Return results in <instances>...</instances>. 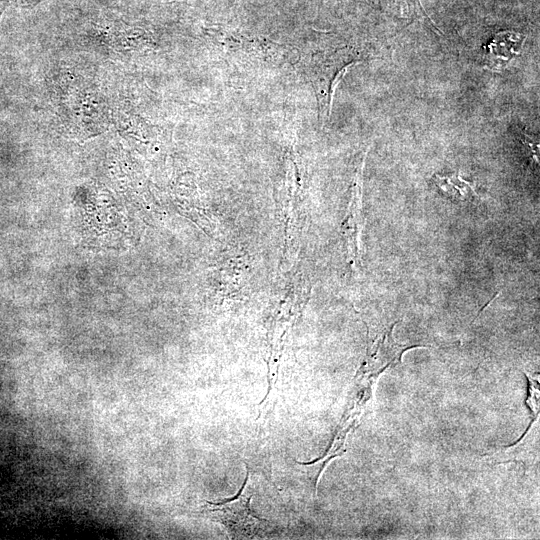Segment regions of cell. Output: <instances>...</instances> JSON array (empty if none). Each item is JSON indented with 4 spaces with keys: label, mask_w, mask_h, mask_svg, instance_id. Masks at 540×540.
Listing matches in <instances>:
<instances>
[{
    "label": "cell",
    "mask_w": 540,
    "mask_h": 540,
    "mask_svg": "<svg viewBox=\"0 0 540 540\" xmlns=\"http://www.w3.org/2000/svg\"><path fill=\"white\" fill-rule=\"evenodd\" d=\"M43 0H24V2L29 6V5H36L38 4L39 2H41Z\"/></svg>",
    "instance_id": "cell-5"
},
{
    "label": "cell",
    "mask_w": 540,
    "mask_h": 540,
    "mask_svg": "<svg viewBox=\"0 0 540 540\" xmlns=\"http://www.w3.org/2000/svg\"><path fill=\"white\" fill-rule=\"evenodd\" d=\"M246 475L239 494L221 502H207L200 510L205 517L223 525L233 538L263 537L271 530L266 519L257 517L250 508L251 492Z\"/></svg>",
    "instance_id": "cell-2"
},
{
    "label": "cell",
    "mask_w": 540,
    "mask_h": 540,
    "mask_svg": "<svg viewBox=\"0 0 540 540\" xmlns=\"http://www.w3.org/2000/svg\"><path fill=\"white\" fill-rule=\"evenodd\" d=\"M356 61L355 51L348 45L310 44L302 49L299 65L314 88L322 124L329 119L337 82Z\"/></svg>",
    "instance_id": "cell-1"
},
{
    "label": "cell",
    "mask_w": 540,
    "mask_h": 540,
    "mask_svg": "<svg viewBox=\"0 0 540 540\" xmlns=\"http://www.w3.org/2000/svg\"><path fill=\"white\" fill-rule=\"evenodd\" d=\"M435 182L444 191L455 195L457 194L460 197L465 196L467 191L474 192L471 185L468 182L462 180L458 174L448 177L435 175Z\"/></svg>",
    "instance_id": "cell-4"
},
{
    "label": "cell",
    "mask_w": 540,
    "mask_h": 540,
    "mask_svg": "<svg viewBox=\"0 0 540 540\" xmlns=\"http://www.w3.org/2000/svg\"><path fill=\"white\" fill-rule=\"evenodd\" d=\"M525 39L524 34L515 31L505 30L497 33L486 45L485 67L492 71L503 70L520 54Z\"/></svg>",
    "instance_id": "cell-3"
}]
</instances>
